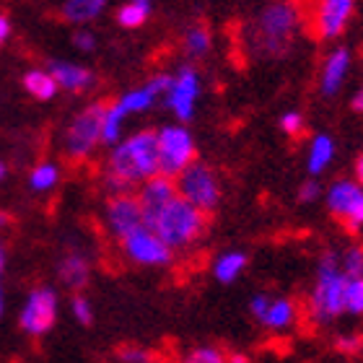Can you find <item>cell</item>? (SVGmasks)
Here are the masks:
<instances>
[{
    "label": "cell",
    "mask_w": 363,
    "mask_h": 363,
    "mask_svg": "<svg viewBox=\"0 0 363 363\" xmlns=\"http://www.w3.org/2000/svg\"><path fill=\"white\" fill-rule=\"evenodd\" d=\"M159 177V145L156 130H140L114 145L106 159L104 187L109 195H133L143 182Z\"/></svg>",
    "instance_id": "cell-1"
},
{
    "label": "cell",
    "mask_w": 363,
    "mask_h": 363,
    "mask_svg": "<svg viewBox=\"0 0 363 363\" xmlns=\"http://www.w3.org/2000/svg\"><path fill=\"white\" fill-rule=\"evenodd\" d=\"M303 23L306 13L296 3H270L252 18L247 45L257 57H283Z\"/></svg>",
    "instance_id": "cell-2"
},
{
    "label": "cell",
    "mask_w": 363,
    "mask_h": 363,
    "mask_svg": "<svg viewBox=\"0 0 363 363\" xmlns=\"http://www.w3.org/2000/svg\"><path fill=\"white\" fill-rule=\"evenodd\" d=\"M345 286L348 278L340 270V255L335 250L322 252L309 296V319L314 325H330L345 311Z\"/></svg>",
    "instance_id": "cell-3"
},
{
    "label": "cell",
    "mask_w": 363,
    "mask_h": 363,
    "mask_svg": "<svg viewBox=\"0 0 363 363\" xmlns=\"http://www.w3.org/2000/svg\"><path fill=\"white\" fill-rule=\"evenodd\" d=\"M205 226H208V216L177 195L145 228H151L169 250L177 252L192 247L205 234Z\"/></svg>",
    "instance_id": "cell-4"
},
{
    "label": "cell",
    "mask_w": 363,
    "mask_h": 363,
    "mask_svg": "<svg viewBox=\"0 0 363 363\" xmlns=\"http://www.w3.org/2000/svg\"><path fill=\"white\" fill-rule=\"evenodd\" d=\"M177 195L189 203L192 208H197L200 213H213L220 205L223 197V187H220V177L211 164L195 161L192 167H187L179 177H174Z\"/></svg>",
    "instance_id": "cell-5"
},
{
    "label": "cell",
    "mask_w": 363,
    "mask_h": 363,
    "mask_svg": "<svg viewBox=\"0 0 363 363\" xmlns=\"http://www.w3.org/2000/svg\"><path fill=\"white\" fill-rule=\"evenodd\" d=\"M156 145H159V174L167 179L179 177L197 161L195 138L184 125H167L156 130Z\"/></svg>",
    "instance_id": "cell-6"
},
{
    "label": "cell",
    "mask_w": 363,
    "mask_h": 363,
    "mask_svg": "<svg viewBox=\"0 0 363 363\" xmlns=\"http://www.w3.org/2000/svg\"><path fill=\"white\" fill-rule=\"evenodd\" d=\"M106 112V101H94L86 109L73 117V122L65 130L62 138V148L70 161H84L89 159L94 148L101 143V120Z\"/></svg>",
    "instance_id": "cell-7"
},
{
    "label": "cell",
    "mask_w": 363,
    "mask_h": 363,
    "mask_svg": "<svg viewBox=\"0 0 363 363\" xmlns=\"http://www.w3.org/2000/svg\"><path fill=\"white\" fill-rule=\"evenodd\" d=\"M327 208L350 231L363 228V189L353 179H337L327 187Z\"/></svg>",
    "instance_id": "cell-8"
},
{
    "label": "cell",
    "mask_w": 363,
    "mask_h": 363,
    "mask_svg": "<svg viewBox=\"0 0 363 363\" xmlns=\"http://www.w3.org/2000/svg\"><path fill=\"white\" fill-rule=\"evenodd\" d=\"M356 13V3L353 0H322L314 6L309 16L311 34L322 42L327 39H337L342 31L348 29L350 18Z\"/></svg>",
    "instance_id": "cell-9"
},
{
    "label": "cell",
    "mask_w": 363,
    "mask_h": 363,
    "mask_svg": "<svg viewBox=\"0 0 363 363\" xmlns=\"http://www.w3.org/2000/svg\"><path fill=\"white\" fill-rule=\"evenodd\" d=\"M120 247L125 252V257L133 265H140V267H164L174 259V252L169 250L167 244L145 226L138 228L135 234H130L128 239H122Z\"/></svg>",
    "instance_id": "cell-10"
},
{
    "label": "cell",
    "mask_w": 363,
    "mask_h": 363,
    "mask_svg": "<svg viewBox=\"0 0 363 363\" xmlns=\"http://www.w3.org/2000/svg\"><path fill=\"white\" fill-rule=\"evenodd\" d=\"M104 223L109 228V234L122 242L128 239L130 234H135L138 228L145 226L143 211H140V203H138L135 195H117L106 200L104 208Z\"/></svg>",
    "instance_id": "cell-11"
},
{
    "label": "cell",
    "mask_w": 363,
    "mask_h": 363,
    "mask_svg": "<svg viewBox=\"0 0 363 363\" xmlns=\"http://www.w3.org/2000/svg\"><path fill=\"white\" fill-rule=\"evenodd\" d=\"M55 319H57V294L52 288H34L21 309V327L39 337L47 330H52Z\"/></svg>",
    "instance_id": "cell-12"
},
{
    "label": "cell",
    "mask_w": 363,
    "mask_h": 363,
    "mask_svg": "<svg viewBox=\"0 0 363 363\" xmlns=\"http://www.w3.org/2000/svg\"><path fill=\"white\" fill-rule=\"evenodd\" d=\"M197 96H200V76L192 65H182L179 73L172 76V86L167 91V104L179 117V125L192 120Z\"/></svg>",
    "instance_id": "cell-13"
},
{
    "label": "cell",
    "mask_w": 363,
    "mask_h": 363,
    "mask_svg": "<svg viewBox=\"0 0 363 363\" xmlns=\"http://www.w3.org/2000/svg\"><path fill=\"white\" fill-rule=\"evenodd\" d=\"M169 86H172V76L161 73V76H153L148 84L125 91L114 104L120 106V112L125 114V117H128V114H138V112H148V109L156 104V99H159L161 94L167 96Z\"/></svg>",
    "instance_id": "cell-14"
},
{
    "label": "cell",
    "mask_w": 363,
    "mask_h": 363,
    "mask_svg": "<svg viewBox=\"0 0 363 363\" xmlns=\"http://www.w3.org/2000/svg\"><path fill=\"white\" fill-rule=\"evenodd\" d=\"M135 197H138V203H140V211H143L145 226H148V223L177 197L174 179H167V177H161V174L153 177V179L143 182V184L138 187Z\"/></svg>",
    "instance_id": "cell-15"
},
{
    "label": "cell",
    "mask_w": 363,
    "mask_h": 363,
    "mask_svg": "<svg viewBox=\"0 0 363 363\" xmlns=\"http://www.w3.org/2000/svg\"><path fill=\"white\" fill-rule=\"evenodd\" d=\"M350 62H353V55H350L348 47H335L333 52L327 55L325 62H322V70H319V91L325 96H335L342 89Z\"/></svg>",
    "instance_id": "cell-16"
},
{
    "label": "cell",
    "mask_w": 363,
    "mask_h": 363,
    "mask_svg": "<svg viewBox=\"0 0 363 363\" xmlns=\"http://www.w3.org/2000/svg\"><path fill=\"white\" fill-rule=\"evenodd\" d=\"M50 76L55 78V84L57 89H65V91H86L91 86L96 84V78L91 73L89 68L84 65H76V62H65V60H52L50 62V70H47Z\"/></svg>",
    "instance_id": "cell-17"
},
{
    "label": "cell",
    "mask_w": 363,
    "mask_h": 363,
    "mask_svg": "<svg viewBox=\"0 0 363 363\" xmlns=\"http://www.w3.org/2000/svg\"><path fill=\"white\" fill-rule=\"evenodd\" d=\"M296 317H298V306H296L294 298H270V306H267V314L262 317V325L267 330L283 333L288 327H294Z\"/></svg>",
    "instance_id": "cell-18"
},
{
    "label": "cell",
    "mask_w": 363,
    "mask_h": 363,
    "mask_svg": "<svg viewBox=\"0 0 363 363\" xmlns=\"http://www.w3.org/2000/svg\"><path fill=\"white\" fill-rule=\"evenodd\" d=\"M335 159V140L330 135H314L309 143V151H306V172L309 174H322Z\"/></svg>",
    "instance_id": "cell-19"
},
{
    "label": "cell",
    "mask_w": 363,
    "mask_h": 363,
    "mask_svg": "<svg viewBox=\"0 0 363 363\" xmlns=\"http://www.w3.org/2000/svg\"><path fill=\"white\" fill-rule=\"evenodd\" d=\"M57 272H60V280L70 291H81V288L89 283V272H91L89 259H86L84 255H78V252H70V255L62 257Z\"/></svg>",
    "instance_id": "cell-20"
},
{
    "label": "cell",
    "mask_w": 363,
    "mask_h": 363,
    "mask_svg": "<svg viewBox=\"0 0 363 363\" xmlns=\"http://www.w3.org/2000/svg\"><path fill=\"white\" fill-rule=\"evenodd\" d=\"M182 47H184V55H187V57L203 60L213 47V34H211V29H208V23H203V21L189 23L187 31H184V37H182Z\"/></svg>",
    "instance_id": "cell-21"
},
{
    "label": "cell",
    "mask_w": 363,
    "mask_h": 363,
    "mask_svg": "<svg viewBox=\"0 0 363 363\" xmlns=\"http://www.w3.org/2000/svg\"><path fill=\"white\" fill-rule=\"evenodd\" d=\"M247 262H250V257L244 252H223L213 262V275H216L218 283H234L244 272Z\"/></svg>",
    "instance_id": "cell-22"
},
{
    "label": "cell",
    "mask_w": 363,
    "mask_h": 363,
    "mask_svg": "<svg viewBox=\"0 0 363 363\" xmlns=\"http://www.w3.org/2000/svg\"><path fill=\"white\" fill-rule=\"evenodd\" d=\"M104 8H106L104 0H68V3L60 8V13H62V18L70 23H89V21H94L96 16H101Z\"/></svg>",
    "instance_id": "cell-23"
},
{
    "label": "cell",
    "mask_w": 363,
    "mask_h": 363,
    "mask_svg": "<svg viewBox=\"0 0 363 363\" xmlns=\"http://www.w3.org/2000/svg\"><path fill=\"white\" fill-rule=\"evenodd\" d=\"M151 11L153 6L148 0H130L117 11V23L125 26V29H138V26H143L151 18Z\"/></svg>",
    "instance_id": "cell-24"
},
{
    "label": "cell",
    "mask_w": 363,
    "mask_h": 363,
    "mask_svg": "<svg viewBox=\"0 0 363 363\" xmlns=\"http://www.w3.org/2000/svg\"><path fill=\"white\" fill-rule=\"evenodd\" d=\"M23 89L39 101H47V99H52L57 94V84H55V78L47 70H29L23 76Z\"/></svg>",
    "instance_id": "cell-25"
},
{
    "label": "cell",
    "mask_w": 363,
    "mask_h": 363,
    "mask_svg": "<svg viewBox=\"0 0 363 363\" xmlns=\"http://www.w3.org/2000/svg\"><path fill=\"white\" fill-rule=\"evenodd\" d=\"M122 125H125V114L120 112V106L114 101H106V112L101 120V143L104 145H117L122 140Z\"/></svg>",
    "instance_id": "cell-26"
},
{
    "label": "cell",
    "mask_w": 363,
    "mask_h": 363,
    "mask_svg": "<svg viewBox=\"0 0 363 363\" xmlns=\"http://www.w3.org/2000/svg\"><path fill=\"white\" fill-rule=\"evenodd\" d=\"M60 182V169L50 164V161H42L37 167L31 169V177H29V184L34 192H50Z\"/></svg>",
    "instance_id": "cell-27"
},
{
    "label": "cell",
    "mask_w": 363,
    "mask_h": 363,
    "mask_svg": "<svg viewBox=\"0 0 363 363\" xmlns=\"http://www.w3.org/2000/svg\"><path fill=\"white\" fill-rule=\"evenodd\" d=\"M340 270L348 280L363 278V247L361 244H350L348 250L340 255Z\"/></svg>",
    "instance_id": "cell-28"
},
{
    "label": "cell",
    "mask_w": 363,
    "mask_h": 363,
    "mask_svg": "<svg viewBox=\"0 0 363 363\" xmlns=\"http://www.w3.org/2000/svg\"><path fill=\"white\" fill-rule=\"evenodd\" d=\"M226 353L216 345H200V348H192L189 353H184L182 363H226Z\"/></svg>",
    "instance_id": "cell-29"
},
{
    "label": "cell",
    "mask_w": 363,
    "mask_h": 363,
    "mask_svg": "<svg viewBox=\"0 0 363 363\" xmlns=\"http://www.w3.org/2000/svg\"><path fill=\"white\" fill-rule=\"evenodd\" d=\"M345 311L363 317V278L348 280V286H345Z\"/></svg>",
    "instance_id": "cell-30"
},
{
    "label": "cell",
    "mask_w": 363,
    "mask_h": 363,
    "mask_svg": "<svg viewBox=\"0 0 363 363\" xmlns=\"http://www.w3.org/2000/svg\"><path fill=\"white\" fill-rule=\"evenodd\" d=\"M303 128H306V122H303V114L301 112H286L283 117H280V130L286 133V135L291 138H298L303 133Z\"/></svg>",
    "instance_id": "cell-31"
},
{
    "label": "cell",
    "mask_w": 363,
    "mask_h": 363,
    "mask_svg": "<svg viewBox=\"0 0 363 363\" xmlns=\"http://www.w3.org/2000/svg\"><path fill=\"white\" fill-rule=\"evenodd\" d=\"M70 309H73V317H76L81 325H91V322H94V309H91V303L86 296H81V294L73 296Z\"/></svg>",
    "instance_id": "cell-32"
},
{
    "label": "cell",
    "mask_w": 363,
    "mask_h": 363,
    "mask_svg": "<svg viewBox=\"0 0 363 363\" xmlns=\"http://www.w3.org/2000/svg\"><path fill=\"white\" fill-rule=\"evenodd\" d=\"M120 361L125 363H145L151 361V353L143 348H138V345H125V348H120Z\"/></svg>",
    "instance_id": "cell-33"
},
{
    "label": "cell",
    "mask_w": 363,
    "mask_h": 363,
    "mask_svg": "<svg viewBox=\"0 0 363 363\" xmlns=\"http://www.w3.org/2000/svg\"><path fill=\"white\" fill-rule=\"evenodd\" d=\"M319 195H322V184H319L314 177H311V179H306L301 187H298V200H301V203H314Z\"/></svg>",
    "instance_id": "cell-34"
},
{
    "label": "cell",
    "mask_w": 363,
    "mask_h": 363,
    "mask_svg": "<svg viewBox=\"0 0 363 363\" xmlns=\"http://www.w3.org/2000/svg\"><path fill=\"white\" fill-rule=\"evenodd\" d=\"M335 345H337V350H342V353H358V350L363 348V337L361 335H340Z\"/></svg>",
    "instance_id": "cell-35"
},
{
    "label": "cell",
    "mask_w": 363,
    "mask_h": 363,
    "mask_svg": "<svg viewBox=\"0 0 363 363\" xmlns=\"http://www.w3.org/2000/svg\"><path fill=\"white\" fill-rule=\"evenodd\" d=\"M267 306H270V296H267V294H255V296H252L250 311L259 319V322H262V317L267 314Z\"/></svg>",
    "instance_id": "cell-36"
},
{
    "label": "cell",
    "mask_w": 363,
    "mask_h": 363,
    "mask_svg": "<svg viewBox=\"0 0 363 363\" xmlns=\"http://www.w3.org/2000/svg\"><path fill=\"white\" fill-rule=\"evenodd\" d=\"M73 45H76L81 52H91V50L96 47V37H94L91 31L81 29V31H76V34H73Z\"/></svg>",
    "instance_id": "cell-37"
},
{
    "label": "cell",
    "mask_w": 363,
    "mask_h": 363,
    "mask_svg": "<svg viewBox=\"0 0 363 363\" xmlns=\"http://www.w3.org/2000/svg\"><path fill=\"white\" fill-rule=\"evenodd\" d=\"M8 34H11V18L0 13V45L8 39Z\"/></svg>",
    "instance_id": "cell-38"
},
{
    "label": "cell",
    "mask_w": 363,
    "mask_h": 363,
    "mask_svg": "<svg viewBox=\"0 0 363 363\" xmlns=\"http://www.w3.org/2000/svg\"><path fill=\"white\" fill-rule=\"evenodd\" d=\"M356 184L363 189V156L356 161Z\"/></svg>",
    "instance_id": "cell-39"
},
{
    "label": "cell",
    "mask_w": 363,
    "mask_h": 363,
    "mask_svg": "<svg viewBox=\"0 0 363 363\" xmlns=\"http://www.w3.org/2000/svg\"><path fill=\"white\" fill-rule=\"evenodd\" d=\"M226 363H250V356H244V353H231L226 358Z\"/></svg>",
    "instance_id": "cell-40"
},
{
    "label": "cell",
    "mask_w": 363,
    "mask_h": 363,
    "mask_svg": "<svg viewBox=\"0 0 363 363\" xmlns=\"http://www.w3.org/2000/svg\"><path fill=\"white\" fill-rule=\"evenodd\" d=\"M353 109H356V112H363V89L353 96Z\"/></svg>",
    "instance_id": "cell-41"
},
{
    "label": "cell",
    "mask_w": 363,
    "mask_h": 363,
    "mask_svg": "<svg viewBox=\"0 0 363 363\" xmlns=\"http://www.w3.org/2000/svg\"><path fill=\"white\" fill-rule=\"evenodd\" d=\"M6 267V250H3V244H0V272Z\"/></svg>",
    "instance_id": "cell-42"
},
{
    "label": "cell",
    "mask_w": 363,
    "mask_h": 363,
    "mask_svg": "<svg viewBox=\"0 0 363 363\" xmlns=\"http://www.w3.org/2000/svg\"><path fill=\"white\" fill-rule=\"evenodd\" d=\"M3 177H6V164L0 161V179H3Z\"/></svg>",
    "instance_id": "cell-43"
},
{
    "label": "cell",
    "mask_w": 363,
    "mask_h": 363,
    "mask_svg": "<svg viewBox=\"0 0 363 363\" xmlns=\"http://www.w3.org/2000/svg\"><path fill=\"white\" fill-rule=\"evenodd\" d=\"M3 223H8V216H6V213H0V226H3Z\"/></svg>",
    "instance_id": "cell-44"
},
{
    "label": "cell",
    "mask_w": 363,
    "mask_h": 363,
    "mask_svg": "<svg viewBox=\"0 0 363 363\" xmlns=\"http://www.w3.org/2000/svg\"><path fill=\"white\" fill-rule=\"evenodd\" d=\"M0 314H3V288H0Z\"/></svg>",
    "instance_id": "cell-45"
},
{
    "label": "cell",
    "mask_w": 363,
    "mask_h": 363,
    "mask_svg": "<svg viewBox=\"0 0 363 363\" xmlns=\"http://www.w3.org/2000/svg\"><path fill=\"white\" fill-rule=\"evenodd\" d=\"M145 363H164V361H156V358H151V361H145Z\"/></svg>",
    "instance_id": "cell-46"
}]
</instances>
